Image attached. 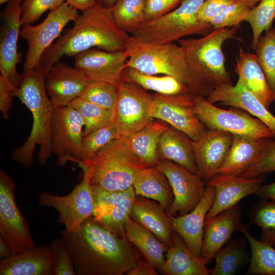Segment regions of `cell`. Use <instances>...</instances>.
I'll use <instances>...</instances> for the list:
<instances>
[{
    "mask_svg": "<svg viewBox=\"0 0 275 275\" xmlns=\"http://www.w3.org/2000/svg\"><path fill=\"white\" fill-rule=\"evenodd\" d=\"M22 0L8 2L1 13L3 20L0 38L1 74L16 87L19 86L21 79V74L17 73L16 67L21 60L17 43L22 26Z\"/></svg>",
    "mask_w": 275,
    "mask_h": 275,
    "instance_id": "e0dca14e",
    "label": "cell"
},
{
    "mask_svg": "<svg viewBox=\"0 0 275 275\" xmlns=\"http://www.w3.org/2000/svg\"><path fill=\"white\" fill-rule=\"evenodd\" d=\"M251 8L243 1L238 0L226 8L209 22L213 29L239 28L245 21Z\"/></svg>",
    "mask_w": 275,
    "mask_h": 275,
    "instance_id": "f6af8a7d",
    "label": "cell"
},
{
    "mask_svg": "<svg viewBox=\"0 0 275 275\" xmlns=\"http://www.w3.org/2000/svg\"><path fill=\"white\" fill-rule=\"evenodd\" d=\"M261 153L256 161L241 175L247 178H255L267 173L275 172V140H260Z\"/></svg>",
    "mask_w": 275,
    "mask_h": 275,
    "instance_id": "ee69618b",
    "label": "cell"
},
{
    "mask_svg": "<svg viewBox=\"0 0 275 275\" xmlns=\"http://www.w3.org/2000/svg\"><path fill=\"white\" fill-rule=\"evenodd\" d=\"M60 234L71 253L77 275L126 274L140 259L126 235L117 236L92 217L85 220L76 232L64 229Z\"/></svg>",
    "mask_w": 275,
    "mask_h": 275,
    "instance_id": "6da1fadb",
    "label": "cell"
},
{
    "mask_svg": "<svg viewBox=\"0 0 275 275\" xmlns=\"http://www.w3.org/2000/svg\"><path fill=\"white\" fill-rule=\"evenodd\" d=\"M65 2L66 0H23L21 4L22 25L38 21L46 11L53 10Z\"/></svg>",
    "mask_w": 275,
    "mask_h": 275,
    "instance_id": "7dc6e473",
    "label": "cell"
},
{
    "mask_svg": "<svg viewBox=\"0 0 275 275\" xmlns=\"http://www.w3.org/2000/svg\"><path fill=\"white\" fill-rule=\"evenodd\" d=\"M126 50L128 59L125 68H132L150 75L171 76L186 85L195 95L185 54L179 44L145 43L130 35Z\"/></svg>",
    "mask_w": 275,
    "mask_h": 275,
    "instance_id": "8992f818",
    "label": "cell"
},
{
    "mask_svg": "<svg viewBox=\"0 0 275 275\" xmlns=\"http://www.w3.org/2000/svg\"><path fill=\"white\" fill-rule=\"evenodd\" d=\"M164 263L159 272L166 275H209L205 259L195 255L176 232L172 245L165 255Z\"/></svg>",
    "mask_w": 275,
    "mask_h": 275,
    "instance_id": "4316f807",
    "label": "cell"
},
{
    "mask_svg": "<svg viewBox=\"0 0 275 275\" xmlns=\"http://www.w3.org/2000/svg\"><path fill=\"white\" fill-rule=\"evenodd\" d=\"M93 219L117 236H125L126 219L130 216L136 196L133 186L122 190L110 191L92 186Z\"/></svg>",
    "mask_w": 275,
    "mask_h": 275,
    "instance_id": "9a60e30c",
    "label": "cell"
},
{
    "mask_svg": "<svg viewBox=\"0 0 275 275\" xmlns=\"http://www.w3.org/2000/svg\"><path fill=\"white\" fill-rule=\"evenodd\" d=\"M78 15V10L65 2L50 11L41 23L22 26L19 37L28 45L23 71L37 66L43 53L60 36L64 28L69 22H74Z\"/></svg>",
    "mask_w": 275,
    "mask_h": 275,
    "instance_id": "30bf717a",
    "label": "cell"
},
{
    "mask_svg": "<svg viewBox=\"0 0 275 275\" xmlns=\"http://www.w3.org/2000/svg\"><path fill=\"white\" fill-rule=\"evenodd\" d=\"M129 34L116 23L111 8L97 3L81 12L74 24L43 53L36 67L46 76L61 58L98 48L108 51L126 50Z\"/></svg>",
    "mask_w": 275,
    "mask_h": 275,
    "instance_id": "7a4b0ae2",
    "label": "cell"
},
{
    "mask_svg": "<svg viewBox=\"0 0 275 275\" xmlns=\"http://www.w3.org/2000/svg\"><path fill=\"white\" fill-rule=\"evenodd\" d=\"M89 82L80 70L59 61L47 73L45 85L53 107H57L70 105L80 98Z\"/></svg>",
    "mask_w": 275,
    "mask_h": 275,
    "instance_id": "ffe728a7",
    "label": "cell"
},
{
    "mask_svg": "<svg viewBox=\"0 0 275 275\" xmlns=\"http://www.w3.org/2000/svg\"><path fill=\"white\" fill-rule=\"evenodd\" d=\"M78 166L87 171L91 185L110 191L131 187L136 173L151 167L129 151L120 138Z\"/></svg>",
    "mask_w": 275,
    "mask_h": 275,
    "instance_id": "5b68a950",
    "label": "cell"
},
{
    "mask_svg": "<svg viewBox=\"0 0 275 275\" xmlns=\"http://www.w3.org/2000/svg\"><path fill=\"white\" fill-rule=\"evenodd\" d=\"M241 207L236 205L205 221L202 243L201 255L207 264L230 240L233 233L240 231Z\"/></svg>",
    "mask_w": 275,
    "mask_h": 275,
    "instance_id": "cb8c5ba5",
    "label": "cell"
},
{
    "mask_svg": "<svg viewBox=\"0 0 275 275\" xmlns=\"http://www.w3.org/2000/svg\"><path fill=\"white\" fill-rule=\"evenodd\" d=\"M231 144L217 175L240 176L258 159L261 152L260 140L232 134Z\"/></svg>",
    "mask_w": 275,
    "mask_h": 275,
    "instance_id": "83f0119b",
    "label": "cell"
},
{
    "mask_svg": "<svg viewBox=\"0 0 275 275\" xmlns=\"http://www.w3.org/2000/svg\"><path fill=\"white\" fill-rule=\"evenodd\" d=\"M119 138L120 136L114 123L98 128L83 136L81 162L92 158L111 141Z\"/></svg>",
    "mask_w": 275,
    "mask_h": 275,
    "instance_id": "b9f144b4",
    "label": "cell"
},
{
    "mask_svg": "<svg viewBox=\"0 0 275 275\" xmlns=\"http://www.w3.org/2000/svg\"><path fill=\"white\" fill-rule=\"evenodd\" d=\"M15 254L6 241L0 236V258L4 259Z\"/></svg>",
    "mask_w": 275,
    "mask_h": 275,
    "instance_id": "11a10c76",
    "label": "cell"
},
{
    "mask_svg": "<svg viewBox=\"0 0 275 275\" xmlns=\"http://www.w3.org/2000/svg\"><path fill=\"white\" fill-rule=\"evenodd\" d=\"M219 108L203 96H195L194 110L195 114L208 129H217L253 137L258 140L273 138L269 128L261 121L253 117L245 111Z\"/></svg>",
    "mask_w": 275,
    "mask_h": 275,
    "instance_id": "ba28073f",
    "label": "cell"
},
{
    "mask_svg": "<svg viewBox=\"0 0 275 275\" xmlns=\"http://www.w3.org/2000/svg\"><path fill=\"white\" fill-rule=\"evenodd\" d=\"M84 122L80 113L70 105L53 107L51 117V150L59 167L69 161L81 162Z\"/></svg>",
    "mask_w": 275,
    "mask_h": 275,
    "instance_id": "9c48e42d",
    "label": "cell"
},
{
    "mask_svg": "<svg viewBox=\"0 0 275 275\" xmlns=\"http://www.w3.org/2000/svg\"><path fill=\"white\" fill-rule=\"evenodd\" d=\"M156 166L167 176L174 194V201L167 213L177 216L191 211L201 200L206 182L198 173H192L170 160H159Z\"/></svg>",
    "mask_w": 275,
    "mask_h": 275,
    "instance_id": "2e32d148",
    "label": "cell"
},
{
    "mask_svg": "<svg viewBox=\"0 0 275 275\" xmlns=\"http://www.w3.org/2000/svg\"><path fill=\"white\" fill-rule=\"evenodd\" d=\"M114 123L120 137L138 131L152 122L153 95L139 86L122 78L117 86Z\"/></svg>",
    "mask_w": 275,
    "mask_h": 275,
    "instance_id": "8fae6325",
    "label": "cell"
},
{
    "mask_svg": "<svg viewBox=\"0 0 275 275\" xmlns=\"http://www.w3.org/2000/svg\"><path fill=\"white\" fill-rule=\"evenodd\" d=\"M125 235L145 259L158 271L163 265L169 247L148 229L134 221L130 216L126 219Z\"/></svg>",
    "mask_w": 275,
    "mask_h": 275,
    "instance_id": "d6a6232c",
    "label": "cell"
},
{
    "mask_svg": "<svg viewBox=\"0 0 275 275\" xmlns=\"http://www.w3.org/2000/svg\"><path fill=\"white\" fill-rule=\"evenodd\" d=\"M49 246H34L0 260L1 275H53Z\"/></svg>",
    "mask_w": 275,
    "mask_h": 275,
    "instance_id": "d4e9b609",
    "label": "cell"
},
{
    "mask_svg": "<svg viewBox=\"0 0 275 275\" xmlns=\"http://www.w3.org/2000/svg\"><path fill=\"white\" fill-rule=\"evenodd\" d=\"M235 71L246 88L268 108L274 101L265 75L255 54L239 49L236 58Z\"/></svg>",
    "mask_w": 275,
    "mask_h": 275,
    "instance_id": "f546056e",
    "label": "cell"
},
{
    "mask_svg": "<svg viewBox=\"0 0 275 275\" xmlns=\"http://www.w3.org/2000/svg\"><path fill=\"white\" fill-rule=\"evenodd\" d=\"M264 178L263 175L247 178L239 176L217 175L206 182L215 189V198L206 220L233 207L244 198L256 194Z\"/></svg>",
    "mask_w": 275,
    "mask_h": 275,
    "instance_id": "44dd1931",
    "label": "cell"
},
{
    "mask_svg": "<svg viewBox=\"0 0 275 275\" xmlns=\"http://www.w3.org/2000/svg\"><path fill=\"white\" fill-rule=\"evenodd\" d=\"M244 1L251 9L255 7L260 0H242Z\"/></svg>",
    "mask_w": 275,
    "mask_h": 275,
    "instance_id": "6f0895ef",
    "label": "cell"
},
{
    "mask_svg": "<svg viewBox=\"0 0 275 275\" xmlns=\"http://www.w3.org/2000/svg\"><path fill=\"white\" fill-rule=\"evenodd\" d=\"M49 246L53 254V275L76 274L71 253L62 237L52 240Z\"/></svg>",
    "mask_w": 275,
    "mask_h": 275,
    "instance_id": "bcb514c9",
    "label": "cell"
},
{
    "mask_svg": "<svg viewBox=\"0 0 275 275\" xmlns=\"http://www.w3.org/2000/svg\"><path fill=\"white\" fill-rule=\"evenodd\" d=\"M214 198V188L206 184L201 200L191 211L182 215L168 214L173 231L182 237L189 249L198 256L201 255L206 218Z\"/></svg>",
    "mask_w": 275,
    "mask_h": 275,
    "instance_id": "603a6c76",
    "label": "cell"
},
{
    "mask_svg": "<svg viewBox=\"0 0 275 275\" xmlns=\"http://www.w3.org/2000/svg\"><path fill=\"white\" fill-rule=\"evenodd\" d=\"M184 0H146L145 21L162 17L176 9Z\"/></svg>",
    "mask_w": 275,
    "mask_h": 275,
    "instance_id": "c3c4849f",
    "label": "cell"
},
{
    "mask_svg": "<svg viewBox=\"0 0 275 275\" xmlns=\"http://www.w3.org/2000/svg\"><path fill=\"white\" fill-rule=\"evenodd\" d=\"M248 240L251 250L250 267L247 274L275 275V249L256 239L249 231V225L243 224L240 231Z\"/></svg>",
    "mask_w": 275,
    "mask_h": 275,
    "instance_id": "d590c367",
    "label": "cell"
},
{
    "mask_svg": "<svg viewBox=\"0 0 275 275\" xmlns=\"http://www.w3.org/2000/svg\"><path fill=\"white\" fill-rule=\"evenodd\" d=\"M130 216L152 232L169 248L172 245L174 231L170 218L158 202L136 195Z\"/></svg>",
    "mask_w": 275,
    "mask_h": 275,
    "instance_id": "484cf974",
    "label": "cell"
},
{
    "mask_svg": "<svg viewBox=\"0 0 275 275\" xmlns=\"http://www.w3.org/2000/svg\"><path fill=\"white\" fill-rule=\"evenodd\" d=\"M45 76L35 67L21 74L20 83L14 93L31 112L33 117L32 128L24 144L13 150L11 158L24 167L33 162L34 150L39 149L38 160L45 164L51 155L50 125L53 106L46 92Z\"/></svg>",
    "mask_w": 275,
    "mask_h": 275,
    "instance_id": "3957f363",
    "label": "cell"
},
{
    "mask_svg": "<svg viewBox=\"0 0 275 275\" xmlns=\"http://www.w3.org/2000/svg\"><path fill=\"white\" fill-rule=\"evenodd\" d=\"M11 0H0V4L2 5L5 3H7L8 2L10 1Z\"/></svg>",
    "mask_w": 275,
    "mask_h": 275,
    "instance_id": "680465c9",
    "label": "cell"
},
{
    "mask_svg": "<svg viewBox=\"0 0 275 275\" xmlns=\"http://www.w3.org/2000/svg\"><path fill=\"white\" fill-rule=\"evenodd\" d=\"M195 96L190 94L153 95L150 115L185 133L192 141L199 139L207 128L194 110Z\"/></svg>",
    "mask_w": 275,
    "mask_h": 275,
    "instance_id": "5bb4252c",
    "label": "cell"
},
{
    "mask_svg": "<svg viewBox=\"0 0 275 275\" xmlns=\"http://www.w3.org/2000/svg\"><path fill=\"white\" fill-rule=\"evenodd\" d=\"M122 78L139 86L145 90L153 91L160 94H193L186 85L169 75H150L127 67L124 71Z\"/></svg>",
    "mask_w": 275,
    "mask_h": 275,
    "instance_id": "836d02e7",
    "label": "cell"
},
{
    "mask_svg": "<svg viewBox=\"0 0 275 275\" xmlns=\"http://www.w3.org/2000/svg\"><path fill=\"white\" fill-rule=\"evenodd\" d=\"M15 184L4 170L0 171V236L15 253L34 246L27 221L15 199Z\"/></svg>",
    "mask_w": 275,
    "mask_h": 275,
    "instance_id": "7c38bea8",
    "label": "cell"
},
{
    "mask_svg": "<svg viewBox=\"0 0 275 275\" xmlns=\"http://www.w3.org/2000/svg\"><path fill=\"white\" fill-rule=\"evenodd\" d=\"M250 223L262 230V241L275 246V200L262 199L250 212Z\"/></svg>",
    "mask_w": 275,
    "mask_h": 275,
    "instance_id": "60d3db41",
    "label": "cell"
},
{
    "mask_svg": "<svg viewBox=\"0 0 275 275\" xmlns=\"http://www.w3.org/2000/svg\"><path fill=\"white\" fill-rule=\"evenodd\" d=\"M169 126L162 120H153L142 129L120 138L132 154L148 165L156 166L159 160L157 155L158 142Z\"/></svg>",
    "mask_w": 275,
    "mask_h": 275,
    "instance_id": "f1b7e54d",
    "label": "cell"
},
{
    "mask_svg": "<svg viewBox=\"0 0 275 275\" xmlns=\"http://www.w3.org/2000/svg\"><path fill=\"white\" fill-rule=\"evenodd\" d=\"M66 2L74 9L81 12L92 7L97 3V0H66Z\"/></svg>",
    "mask_w": 275,
    "mask_h": 275,
    "instance_id": "db71d44e",
    "label": "cell"
},
{
    "mask_svg": "<svg viewBox=\"0 0 275 275\" xmlns=\"http://www.w3.org/2000/svg\"><path fill=\"white\" fill-rule=\"evenodd\" d=\"M84 171L81 181L71 192L65 196H58L48 192L41 193L38 201L40 205L54 208L69 232L78 231L84 222L93 215V197L87 171Z\"/></svg>",
    "mask_w": 275,
    "mask_h": 275,
    "instance_id": "4fadbf2b",
    "label": "cell"
},
{
    "mask_svg": "<svg viewBox=\"0 0 275 275\" xmlns=\"http://www.w3.org/2000/svg\"><path fill=\"white\" fill-rule=\"evenodd\" d=\"M116 1L117 0H97V3L107 8H112Z\"/></svg>",
    "mask_w": 275,
    "mask_h": 275,
    "instance_id": "9f6ffc18",
    "label": "cell"
},
{
    "mask_svg": "<svg viewBox=\"0 0 275 275\" xmlns=\"http://www.w3.org/2000/svg\"><path fill=\"white\" fill-rule=\"evenodd\" d=\"M80 98L115 112L117 99V87L104 81H89Z\"/></svg>",
    "mask_w": 275,
    "mask_h": 275,
    "instance_id": "7bdbcfd3",
    "label": "cell"
},
{
    "mask_svg": "<svg viewBox=\"0 0 275 275\" xmlns=\"http://www.w3.org/2000/svg\"><path fill=\"white\" fill-rule=\"evenodd\" d=\"M265 33L257 42L255 55L275 100V29L271 28Z\"/></svg>",
    "mask_w": 275,
    "mask_h": 275,
    "instance_id": "f35d334b",
    "label": "cell"
},
{
    "mask_svg": "<svg viewBox=\"0 0 275 275\" xmlns=\"http://www.w3.org/2000/svg\"><path fill=\"white\" fill-rule=\"evenodd\" d=\"M157 155L159 160L172 161L192 173H198L191 140L185 133L170 125L160 138Z\"/></svg>",
    "mask_w": 275,
    "mask_h": 275,
    "instance_id": "4dcf8cb0",
    "label": "cell"
},
{
    "mask_svg": "<svg viewBox=\"0 0 275 275\" xmlns=\"http://www.w3.org/2000/svg\"><path fill=\"white\" fill-rule=\"evenodd\" d=\"M205 0H184L172 11L156 19L146 21L131 34L136 40L145 43H174L187 36L206 35L212 28L198 18Z\"/></svg>",
    "mask_w": 275,
    "mask_h": 275,
    "instance_id": "52a82bcc",
    "label": "cell"
},
{
    "mask_svg": "<svg viewBox=\"0 0 275 275\" xmlns=\"http://www.w3.org/2000/svg\"><path fill=\"white\" fill-rule=\"evenodd\" d=\"M238 0H205L198 13V18L209 23L231 4ZM210 24V23H209Z\"/></svg>",
    "mask_w": 275,
    "mask_h": 275,
    "instance_id": "681fc988",
    "label": "cell"
},
{
    "mask_svg": "<svg viewBox=\"0 0 275 275\" xmlns=\"http://www.w3.org/2000/svg\"><path fill=\"white\" fill-rule=\"evenodd\" d=\"M238 28L213 29L200 38L177 41L185 54L195 96L207 97L217 87L231 83L222 47L228 40H240L236 36Z\"/></svg>",
    "mask_w": 275,
    "mask_h": 275,
    "instance_id": "277c9868",
    "label": "cell"
},
{
    "mask_svg": "<svg viewBox=\"0 0 275 275\" xmlns=\"http://www.w3.org/2000/svg\"><path fill=\"white\" fill-rule=\"evenodd\" d=\"M243 239H230L216 254L215 265L210 270V275H233L248 263L249 254Z\"/></svg>",
    "mask_w": 275,
    "mask_h": 275,
    "instance_id": "e575fe53",
    "label": "cell"
},
{
    "mask_svg": "<svg viewBox=\"0 0 275 275\" xmlns=\"http://www.w3.org/2000/svg\"><path fill=\"white\" fill-rule=\"evenodd\" d=\"M232 138L229 132L207 128L199 139L191 140L198 174L206 182L217 175L228 153Z\"/></svg>",
    "mask_w": 275,
    "mask_h": 275,
    "instance_id": "d6986e66",
    "label": "cell"
},
{
    "mask_svg": "<svg viewBox=\"0 0 275 275\" xmlns=\"http://www.w3.org/2000/svg\"><path fill=\"white\" fill-rule=\"evenodd\" d=\"M16 87L10 83L2 75L0 74V111L3 117L7 119L9 111L11 107L14 93L17 90Z\"/></svg>",
    "mask_w": 275,
    "mask_h": 275,
    "instance_id": "f907efd6",
    "label": "cell"
},
{
    "mask_svg": "<svg viewBox=\"0 0 275 275\" xmlns=\"http://www.w3.org/2000/svg\"><path fill=\"white\" fill-rule=\"evenodd\" d=\"M128 59L126 50L112 52L93 48L75 55L73 66L80 70L89 81H104L117 87Z\"/></svg>",
    "mask_w": 275,
    "mask_h": 275,
    "instance_id": "ac0fdd59",
    "label": "cell"
},
{
    "mask_svg": "<svg viewBox=\"0 0 275 275\" xmlns=\"http://www.w3.org/2000/svg\"><path fill=\"white\" fill-rule=\"evenodd\" d=\"M145 3L146 0H117L111 8L118 26L131 34L144 23Z\"/></svg>",
    "mask_w": 275,
    "mask_h": 275,
    "instance_id": "8d00e7d4",
    "label": "cell"
},
{
    "mask_svg": "<svg viewBox=\"0 0 275 275\" xmlns=\"http://www.w3.org/2000/svg\"><path fill=\"white\" fill-rule=\"evenodd\" d=\"M132 186L136 195L157 201L166 212L174 201L171 185L167 176L156 166L139 170Z\"/></svg>",
    "mask_w": 275,
    "mask_h": 275,
    "instance_id": "1f68e13d",
    "label": "cell"
},
{
    "mask_svg": "<svg viewBox=\"0 0 275 275\" xmlns=\"http://www.w3.org/2000/svg\"><path fill=\"white\" fill-rule=\"evenodd\" d=\"M70 105L82 117L84 125L83 136L114 122L115 112L103 108L81 98L74 100Z\"/></svg>",
    "mask_w": 275,
    "mask_h": 275,
    "instance_id": "74e56055",
    "label": "cell"
},
{
    "mask_svg": "<svg viewBox=\"0 0 275 275\" xmlns=\"http://www.w3.org/2000/svg\"><path fill=\"white\" fill-rule=\"evenodd\" d=\"M256 195L262 199L275 200V181L270 184L261 185Z\"/></svg>",
    "mask_w": 275,
    "mask_h": 275,
    "instance_id": "f5cc1de1",
    "label": "cell"
},
{
    "mask_svg": "<svg viewBox=\"0 0 275 275\" xmlns=\"http://www.w3.org/2000/svg\"><path fill=\"white\" fill-rule=\"evenodd\" d=\"M127 275H157L156 269L146 259H139L136 266L128 271Z\"/></svg>",
    "mask_w": 275,
    "mask_h": 275,
    "instance_id": "816d5d0a",
    "label": "cell"
},
{
    "mask_svg": "<svg viewBox=\"0 0 275 275\" xmlns=\"http://www.w3.org/2000/svg\"><path fill=\"white\" fill-rule=\"evenodd\" d=\"M206 99L213 104L219 102L250 113L269 128L275 140V116L246 88L240 77L235 85L228 83L217 87Z\"/></svg>",
    "mask_w": 275,
    "mask_h": 275,
    "instance_id": "7402d4cb",
    "label": "cell"
},
{
    "mask_svg": "<svg viewBox=\"0 0 275 275\" xmlns=\"http://www.w3.org/2000/svg\"><path fill=\"white\" fill-rule=\"evenodd\" d=\"M275 20V0H260L252 8L245 21L250 24L252 31L251 47L255 50L263 32H267L272 27Z\"/></svg>",
    "mask_w": 275,
    "mask_h": 275,
    "instance_id": "ab89813d",
    "label": "cell"
}]
</instances>
